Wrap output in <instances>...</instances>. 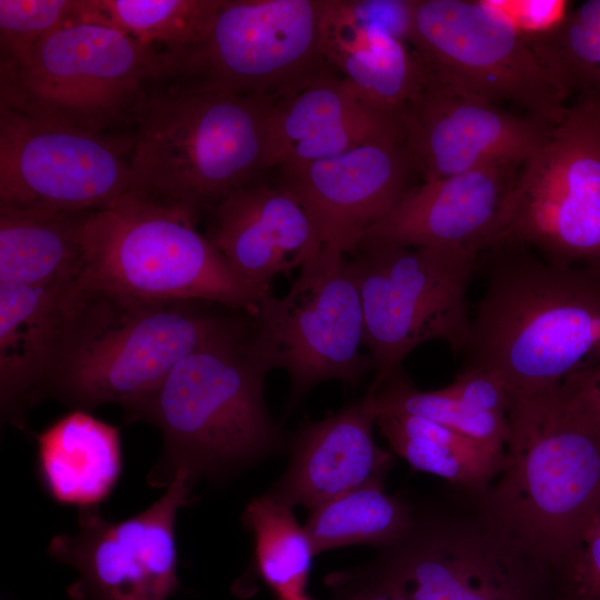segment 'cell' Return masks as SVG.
I'll use <instances>...</instances> for the list:
<instances>
[{"label":"cell","instance_id":"1","mask_svg":"<svg viewBox=\"0 0 600 600\" xmlns=\"http://www.w3.org/2000/svg\"><path fill=\"white\" fill-rule=\"evenodd\" d=\"M252 316L201 300H158L74 284L54 367L38 402L123 410L154 391L204 347L248 337Z\"/></svg>","mask_w":600,"mask_h":600},{"label":"cell","instance_id":"2","mask_svg":"<svg viewBox=\"0 0 600 600\" xmlns=\"http://www.w3.org/2000/svg\"><path fill=\"white\" fill-rule=\"evenodd\" d=\"M486 252L490 272L464 367L497 373L514 397L600 362V267L558 266L524 248Z\"/></svg>","mask_w":600,"mask_h":600},{"label":"cell","instance_id":"3","mask_svg":"<svg viewBox=\"0 0 600 600\" xmlns=\"http://www.w3.org/2000/svg\"><path fill=\"white\" fill-rule=\"evenodd\" d=\"M269 99L172 74L141 97L129 154L132 194L200 214L266 169Z\"/></svg>","mask_w":600,"mask_h":600},{"label":"cell","instance_id":"4","mask_svg":"<svg viewBox=\"0 0 600 600\" xmlns=\"http://www.w3.org/2000/svg\"><path fill=\"white\" fill-rule=\"evenodd\" d=\"M250 336L190 353L123 410L127 422L146 421L161 432L150 486L168 488L180 471L192 487L201 479L226 480L289 446L264 399L271 370L252 351Z\"/></svg>","mask_w":600,"mask_h":600},{"label":"cell","instance_id":"5","mask_svg":"<svg viewBox=\"0 0 600 600\" xmlns=\"http://www.w3.org/2000/svg\"><path fill=\"white\" fill-rule=\"evenodd\" d=\"M557 387L512 397L503 468L470 498L493 527L564 579L600 511V432L562 404Z\"/></svg>","mask_w":600,"mask_h":600},{"label":"cell","instance_id":"6","mask_svg":"<svg viewBox=\"0 0 600 600\" xmlns=\"http://www.w3.org/2000/svg\"><path fill=\"white\" fill-rule=\"evenodd\" d=\"M181 206L128 196L91 211L79 284L158 300H201L254 316L271 289L236 272Z\"/></svg>","mask_w":600,"mask_h":600},{"label":"cell","instance_id":"7","mask_svg":"<svg viewBox=\"0 0 600 600\" xmlns=\"http://www.w3.org/2000/svg\"><path fill=\"white\" fill-rule=\"evenodd\" d=\"M414 507L407 532L361 569L408 600H558L562 576L521 549L453 490Z\"/></svg>","mask_w":600,"mask_h":600},{"label":"cell","instance_id":"8","mask_svg":"<svg viewBox=\"0 0 600 600\" xmlns=\"http://www.w3.org/2000/svg\"><path fill=\"white\" fill-rule=\"evenodd\" d=\"M0 106L101 133L132 121L144 92L177 73L167 53L113 27L83 20L39 41L22 61L1 63Z\"/></svg>","mask_w":600,"mask_h":600},{"label":"cell","instance_id":"9","mask_svg":"<svg viewBox=\"0 0 600 600\" xmlns=\"http://www.w3.org/2000/svg\"><path fill=\"white\" fill-rule=\"evenodd\" d=\"M482 252L458 247L371 246L349 260L363 307L364 346L376 390L420 344L441 340L463 352L467 293Z\"/></svg>","mask_w":600,"mask_h":600},{"label":"cell","instance_id":"10","mask_svg":"<svg viewBox=\"0 0 600 600\" xmlns=\"http://www.w3.org/2000/svg\"><path fill=\"white\" fill-rule=\"evenodd\" d=\"M410 43L431 79L554 127L568 91L493 0H413Z\"/></svg>","mask_w":600,"mask_h":600},{"label":"cell","instance_id":"11","mask_svg":"<svg viewBox=\"0 0 600 600\" xmlns=\"http://www.w3.org/2000/svg\"><path fill=\"white\" fill-rule=\"evenodd\" d=\"M252 351L290 381L286 412L318 384L337 380L356 387L372 370L364 346L361 294L343 252L322 246L300 268L282 297L272 292L252 316Z\"/></svg>","mask_w":600,"mask_h":600},{"label":"cell","instance_id":"12","mask_svg":"<svg viewBox=\"0 0 600 600\" xmlns=\"http://www.w3.org/2000/svg\"><path fill=\"white\" fill-rule=\"evenodd\" d=\"M506 247L600 267L599 108L577 100L523 162L490 249Z\"/></svg>","mask_w":600,"mask_h":600},{"label":"cell","instance_id":"13","mask_svg":"<svg viewBox=\"0 0 600 600\" xmlns=\"http://www.w3.org/2000/svg\"><path fill=\"white\" fill-rule=\"evenodd\" d=\"M322 0H222L206 39L178 74L272 99L329 67L321 53Z\"/></svg>","mask_w":600,"mask_h":600},{"label":"cell","instance_id":"14","mask_svg":"<svg viewBox=\"0 0 600 600\" xmlns=\"http://www.w3.org/2000/svg\"><path fill=\"white\" fill-rule=\"evenodd\" d=\"M126 147L0 106V206L104 209L132 194Z\"/></svg>","mask_w":600,"mask_h":600},{"label":"cell","instance_id":"15","mask_svg":"<svg viewBox=\"0 0 600 600\" xmlns=\"http://www.w3.org/2000/svg\"><path fill=\"white\" fill-rule=\"evenodd\" d=\"M188 473L180 471L166 493L122 521L103 518L98 507L79 509L78 532L57 534L48 553L71 566L72 600H167L179 589L176 519L192 502Z\"/></svg>","mask_w":600,"mask_h":600},{"label":"cell","instance_id":"16","mask_svg":"<svg viewBox=\"0 0 600 600\" xmlns=\"http://www.w3.org/2000/svg\"><path fill=\"white\" fill-rule=\"evenodd\" d=\"M553 127L431 79L406 119L403 144L422 181L523 163Z\"/></svg>","mask_w":600,"mask_h":600},{"label":"cell","instance_id":"17","mask_svg":"<svg viewBox=\"0 0 600 600\" xmlns=\"http://www.w3.org/2000/svg\"><path fill=\"white\" fill-rule=\"evenodd\" d=\"M280 170V187L308 210L322 246L344 254L357 251L367 230L414 187L418 174L400 140H379Z\"/></svg>","mask_w":600,"mask_h":600},{"label":"cell","instance_id":"18","mask_svg":"<svg viewBox=\"0 0 600 600\" xmlns=\"http://www.w3.org/2000/svg\"><path fill=\"white\" fill-rule=\"evenodd\" d=\"M522 164H494L422 181L367 230L358 249L458 247L483 253L497 237Z\"/></svg>","mask_w":600,"mask_h":600},{"label":"cell","instance_id":"19","mask_svg":"<svg viewBox=\"0 0 600 600\" xmlns=\"http://www.w3.org/2000/svg\"><path fill=\"white\" fill-rule=\"evenodd\" d=\"M266 169L331 158L404 138V126L366 104L330 67L269 99Z\"/></svg>","mask_w":600,"mask_h":600},{"label":"cell","instance_id":"20","mask_svg":"<svg viewBox=\"0 0 600 600\" xmlns=\"http://www.w3.org/2000/svg\"><path fill=\"white\" fill-rule=\"evenodd\" d=\"M376 420L366 394L331 416L302 423L289 439L286 471L267 493L312 511L348 492L383 484L394 458L376 443Z\"/></svg>","mask_w":600,"mask_h":600},{"label":"cell","instance_id":"21","mask_svg":"<svg viewBox=\"0 0 600 600\" xmlns=\"http://www.w3.org/2000/svg\"><path fill=\"white\" fill-rule=\"evenodd\" d=\"M206 237L232 269L271 289L279 274L301 268L322 248L308 210L289 190L243 186L208 209Z\"/></svg>","mask_w":600,"mask_h":600},{"label":"cell","instance_id":"22","mask_svg":"<svg viewBox=\"0 0 600 600\" xmlns=\"http://www.w3.org/2000/svg\"><path fill=\"white\" fill-rule=\"evenodd\" d=\"M322 56L369 107L402 123L430 73L384 0H357L322 41Z\"/></svg>","mask_w":600,"mask_h":600},{"label":"cell","instance_id":"23","mask_svg":"<svg viewBox=\"0 0 600 600\" xmlns=\"http://www.w3.org/2000/svg\"><path fill=\"white\" fill-rule=\"evenodd\" d=\"M72 287L0 283L1 417L27 432L26 410L54 367Z\"/></svg>","mask_w":600,"mask_h":600},{"label":"cell","instance_id":"24","mask_svg":"<svg viewBox=\"0 0 600 600\" xmlns=\"http://www.w3.org/2000/svg\"><path fill=\"white\" fill-rule=\"evenodd\" d=\"M36 438L39 480L52 500L81 509L111 494L122 471L119 428L71 410Z\"/></svg>","mask_w":600,"mask_h":600},{"label":"cell","instance_id":"25","mask_svg":"<svg viewBox=\"0 0 600 600\" xmlns=\"http://www.w3.org/2000/svg\"><path fill=\"white\" fill-rule=\"evenodd\" d=\"M90 212L0 206V283L74 286L87 266Z\"/></svg>","mask_w":600,"mask_h":600},{"label":"cell","instance_id":"26","mask_svg":"<svg viewBox=\"0 0 600 600\" xmlns=\"http://www.w3.org/2000/svg\"><path fill=\"white\" fill-rule=\"evenodd\" d=\"M376 426L391 450L414 470L439 477L470 497L484 492L504 464L506 448L424 418L381 414Z\"/></svg>","mask_w":600,"mask_h":600},{"label":"cell","instance_id":"27","mask_svg":"<svg viewBox=\"0 0 600 600\" xmlns=\"http://www.w3.org/2000/svg\"><path fill=\"white\" fill-rule=\"evenodd\" d=\"M413 518L414 506L371 484L313 509L304 528L316 554L351 544L381 549L398 541Z\"/></svg>","mask_w":600,"mask_h":600},{"label":"cell","instance_id":"28","mask_svg":"<svg viewBox=\"0 0 600 600\" xmlns=\"http://www.w3.org/2000/svg\"><path fill=\"white\" fill-rule=\"evenodd\" d=\"M242 522L253 536L256 570L266 586L279 600L304 594L316 553L292 508L264 493L247 504Z\"/></svg>","mask_w":600,"mask_h":600},{"label":"cell","instance_id":"29","mask_svg":"<svg viewBox=\"0 0 600 600\" xmlns=\"http://www.w3.org/2000/svg\"><path fill=\"white\" fill-rule=\"evenodd\" d=\"M222 0H98L104 22L178 66L207 37Z\"/></svg>","mask_w":600,"mask_h":600},{"label":"cell","instance_id":"30","mask_svg":"<svg viewBox=\"0 0 600 600\" xmlns=\"http://www.w3.org/2000/svg\"><path fill=\"white\" fill-rule=\"evenodd\" d=\"M377 418L381 414H409L443 424L491 446L506 448L509 439L507 414L473 410L441 389L419 390L400 368L376 390L367 391Z\"/></svg>","mask_w":600,"mask_h":600},{"label":"cell","instance_id":"31","mask_svg":"<svg viewBox=\"0 0 600 600\" xmlns=\"http://www.w3.org/2000/svg\"><path fill=\"white\" fill-rule=\"evenodd\" d=\"M532 41L568 93L600 109V0L583 2L556 32Z\"/></svg>","mask_w":600,"mask_h":600},{"label":"cell","instance_id":"32","mask_svg":"<svg viewBox=\"0 0 600 600\" xmlns=\"http://www.w3.org/2000/svg\"><path fill=\"white\" fill-rule=\"evenodd\" d=\"M83 20L102 22L98 0H0L1 63L22 61L43 38Z\"/></svg>","mask_w":600,"mask_h":600},{"label":"cell","instance_id":"33","mask_svg":"<svg viewBox=\"0 0 600 600\" xmlns=\"http://www.w3.org/2000/svg\"><path fill=\"white\" fill-rule=\"evenodd\" d=\"M440 389L464 406L482 412L507 414L512 400L507 384L497 373L478 367H464L449 384Z\"/></svg>","mask_w":600,"mask_h":600},{"label":"cell","instance_id":"34","mask_svg":"<svg viewBox=\"0 0 600 600\" xmlns=\"http://www.w3.org/2000/svg\"><path fill=\"white\" fill-rule=\"evenodd\" d=\"M526 38L538 40L556 32L571 12L566 0H493Z\"/></svg>","mask_w":600,"mask_h":600},{"label":"cell","instance_id":"35","mask_svg":"<svg viewBox=\"0 0 600 600\" xmlns=\"http://www.w3.org/2000/svg\"><path fill=\"white\" fill-rule=\"evenodd\" d=\"M564 579L571 590L600 600V511L583 531L564 569Z\"/></svg>","mask_w":600,"mask_h":600},{"label":"cell","instance_id":"36","mask_svg":"<svg viewBox=\"0 0 600 600\" xmlns=\"http://www.w3.org/2000/svg\"><path fill=\"white\" fill-rule=\"evenodd\" d=\"M557 392L570 412L600 432V362L567 377Z\"/></svg>","mask_w":600,"mask_h":600},{"label":"cell","instance_id":"37","mask_svg":"<svg viewBox=\"0 0 600 600\" xmlns=\"http://www.w3.org/2000/svg\"><path fill=\"white\" fill-rule=\"evenodd\" d=\"M326 583L332 590L333 600H408L361 568L329 574Z\"/></svg>","mask_w":600,"mask_h":600},{"label":"cell","instance_id":"38","mask_svg":"<svg viewBox=\"0 0 600 600\" xmlns=\"http://www.w3.org/2000/svg\"><path fill=\"white\" fill-rule=\"evenodd\" d=\"M558 600H599L592 596L577 590H570L562 594Z\"/></svg>","mask_w":600,"mask_h":600},{"label":"cell","instance_id":"39","mask_svg":"<svg viewBox=\"0 0 600 600\" xmlns=\"http://www.w3.org/2000/svg\"><path fill=\"white\" fill-rule=\"evenodd\" d=\"M283 600H312V599L309 598V597L304 593V594H301V596H298V597H294V598L283 599Z\"/></svg>","mask_w":600,"mask_h":600}]
</instances>
